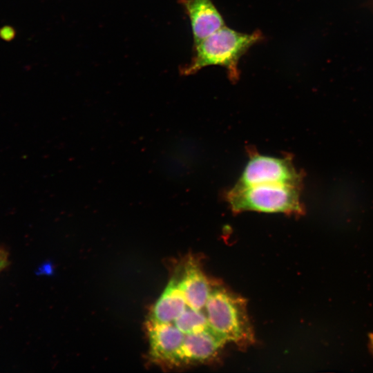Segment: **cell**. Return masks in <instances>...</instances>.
Returning <instances> with one entry per match:
<instances>
[{"mask_svg":"<svg viewBox=\"0 0 373 373\" xmlns=\"http://www.w3.org/2000/svg\"><path fill=\"white\" fill-rule=\"evenodd\" d=\"M262 39L260 30L242 33L225 25L194 45L192 59L181 68V73L193 75L205 67L218 66L226 69L229 79L235 82L240 77V58Z\"/></svg>","mask_w":373,"mask_h":373,"instance_id":"1","label":"cell"},{"mask_svg":"<svg viewBox=\"0 0 373 373\" xmlns=\"http://www.w3.org/2000/svg\"><path fill=\"white\" fill-rule=\"evenodd\" d=\"M300 186L265 183L247 186H234L227 193L232 211L239 213L254 211L262 213L301 214Z\"/></svg>","mask_w":373,"mask_h":373,"instance_id":"2","label":"cell"},{"mask_svg":"<svg viewBox=\"0 0 373 373\" xmlns=\"http://www.w3.org/2000/svg\"><path fill=\"white\" fill-rule=\"evenodd\" d=\"M204 311L210 328L227 343L243 346L254 341L245 302L229 291L212 289Z\"/></svg>","mask_w":373,"mask_h":373,"instance_id":"3","label":"cell"},{"mask_svg":"<svg viewBox=\"0 0 373 373\" xmlns=\"http://www.w3.org/2000/svg\"><path fill=\"white\" fill-rule=\"evenodd\" d=\"M302 176L290 158L252 155L235 186L280 183L301 186Z\"/></svg>","mask_w":373,"mask_h":373,"instance_id":"4","label":"cell"},{"mask_svg":"<svg viewBox=\"0 0 373 373\" xmlns=\"http://www.w3.org/2000/svg\"><path fill=\"white\" fill-rule=\"evenodd\" d=\"M146 328L153 361L172 366L184 365L182 346L185 334L174 323H159L150 319Z\"/></svg>","mask_w":373,"mask_h":373,"instance_id":"5","label":"cell"},{"mask_svg":"<svg viewBox=\"0 0 373 373\" xmlns=\"http://www.w3.org/2000/svg\"><path fill=\"white\" fill-rule=\"evenodd\" d=\"M191 27L194 45L225 26L212 0H180Z\"/></svg>","mask_w":373,"mask_h":373,"instance_id":"6","label":"cell"},{"mask_svg":"<svg viewBox=\"0 0 373 373\" xmlns=\"http://www.w3.org/2000/svg\"><path fill=\"white\" fill-rule=\"evenodd\" d=\"M178 283L187 305L203 310L213 288L196 260L190 258L186 262Z\"/></svg>","mask_w":373,"mask_h":373,"instance_id":"7","label":"cell"},{"mask_svg":"<svg viewBox=\"0 0 373 373\" xmlns=\"http://www.w3.org/2000/svg\"><path fill=\"white\" fill-rule=\"evenodd\" d=\"M226 343L210 327L185 334L182 346L184 365L202 363L212 360Z\"/></svg>","mask_w":373,"mask_h":373,"instance_id":"8","label":"cell"},{"mask_svg":"<svg viewBox=\"0 0 373 373\" xmlns=\"http://www.w3.org/2000/svg\"><path fill=\"white\" fill-rule=\"evenodd\" d=\"M187 306L178 278L174 277L153 306L150 320L159 323H173Z\"/></svg>","mask_w":373,"mask_h":373,"instance_id":"9","label":"cell"},{"mask_svg":"<svg viewBox=\"0 0 373 373\" xmlns=\"http://www.w3.org/2000/svg\"><path fill=\"white\" fill-rule=\"evenodd\" d=\"M173 323L185 334L198 332L210 327L204 309L198 310L189 306Z\"/></svg>","mask_w":373,"mask_h":373,"instance_id":"10","label":"cell"},{"mask_svg":"<svg viewBox=\"0 0 373 373\" xmlns=\"http://www.w3.org/2000/svg\"><path fill=\"white\" fill-rule=\"evenodd\" d=\"M9 264L8 252L0 247V272H1Z\"/></svg>","mask_w":373,"mask_h":373,"instance_id":"11","label":"cell"},{"mask_svg":"<svg viewBox=\"0 0 373 373\" xmlns=\"http://www.w3.org/2000/svg\"><path fill=\"white\" fill-rule=\"evenodd\" d=\"M370 347L373 353V334L370 335Z\"/></svg>","mask_w":373,"mask_h":373,"instance_id":"12","label":"cell"}]
</instances>
